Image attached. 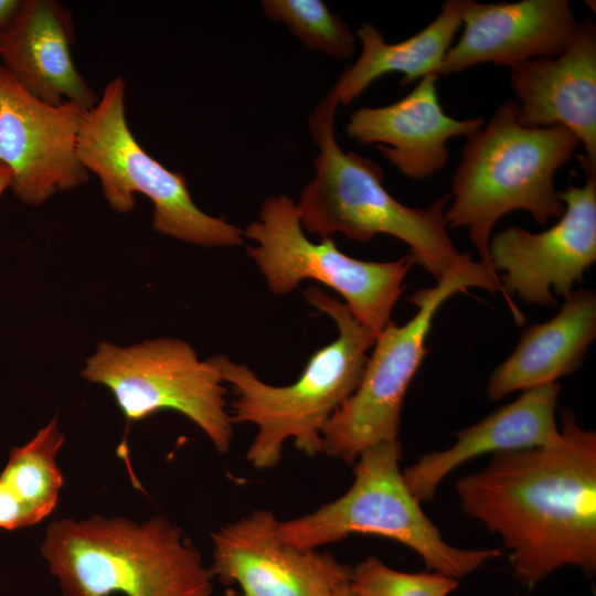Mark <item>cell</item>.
<instances>
[{"label": "cell", "mask_w": 596, "mask_h": 596, "mask_svg": "<svg viewBox=\"0 0 596 596\" xmlns=\"http://www.w3.org/2000/svg\"><path fill=\"white\" fill-rule=\"evenodd\" d=\"M329 596H352L350 587H349V583L347 585L340 587L339 589H337L336 592H333Z\"/></svg>", "instance_id": "cell-26"}, {"label": "cell", "mask_w": 596, "mask_h": 596, "mask_svg": "<svg viewBox=\"0 0 596 596\" xmlns=\"http://www.w3.org/2000/svg\"><path fill=\"white\" fill-rule=\"evenodd\" d=\"M518 120L526 127L562 126L579 140V162L596 174V23H581L561 54L523 62L511 68Z\"/></svg>", "instance_id": "cell-15"}, {"label": "cell", "mask_w": 596, "mask_h": 596, "mask_svg": "<svg viewBox=\"0 0 596 596\" xmlns=\"http://www.w3.org/2000/svg\"><path fill=\"white\" fill-rule=\"evenodd\" d=\"M338 105L330 91L309 118L319 153L315 177L296 203L304 231L320 238L342 233L358 242L379 234L393 236L409 246L412 263L436 280L472 258L460 253L448 235L449 193L425 209L407 206L384 188L383 171L375 161L341 149L334 135Z\"/></svg>", "instance_id": "cell-3"}, {"label": "cell", "mask_w": 596, "mask_h": 596, "mask_svg": "<svg viewBox=\"0 0 596 596\" xmlns=\"http://www.w3.org/2000/svg\"><path fill=\"white\" fill-rule=\"evenodd\" d=\"M557 382L524 390L513 402L455 432V443L422 456L406 468L404 481L419 501H430L441 481L462 464L486 454L546 446L560 438L555 419Z\"/></svg>", "instance_id": "cell-17"}, {"label": "cell", "mask_w": 596, "mask_h": 596, "mask_svg": "<svg viewBox=\"0 0 596 596\" xmlns=\"http://www.w3.org/2000/svg\"><path fill=\"white\" fill-rule=\"evenodd\" d=\"M595 338L596 294L590 289L573 290L555 317L523 331L513 352L491 373L487 396L498 401L573 373Z\"/></svg>", "instance_id": "cell-19"}, {"label": "cell", "mask_w": 596, "mask_h": 596, "mask_svg": "<svg viewBox=\"0 0 596 596\" xmlns=\"http://www.w3.org/2000/svg\"><path fill=\"white\" fill-rule=\"evenodd\" d=\"M461 510L496 533L532 588L563 566L596 572V433L562 412L560 438L493 455L457 480Z\"/></svg>", "instance_id": "cell-1"}, {"label": "cell", "mask_w": 596, "mask_h": 596, "mask_svg": "<svg viewBox=\"0 0 596 596\" xmlns=\"http://www.w3.org/2000/svg\"><path fill=\"white\" fill-rule=\"evenodd\" d=\"M87 110L74 102L54 106L40 100L0 64V162L9 168L10 189L21 202L41 205L88 181L77 155Z\"/></svg>", "instance_id": "cell-11"}, {"label": "cell", "mask_w": 596, "mask_h": 596, "mask_svg": "<svg viewBox=\"0 0 596 596\" xmlns=\"http://www.w3.org/2000/svg\"><path fill=\"white\" fill-rule=\"evenodd\" d=\"M438 76L428 75L403 98L381 107L353 111L348 136L361 145H375L402 174L414 180L430 178L445 169L447 142L466 138L482 128V117L457 119L448 116L437 94Z\"/></svg>", "instance_id": "cell-16"}, {"label": "cell", "mask_w": 596, "mask_h": 596, "mask_svg": "<svg viewBox=\"0 0 596 596\" xmlns=\"http://www.w3.org/2000/svg\"><path fill=\"white\" fill-rule=\"evenodd\" d=\"M471 287L499 291L508 300L498 275L472 258L409 297L416 313L403 326L390 321L377 334L358 389L322 432L321 453L354 464L369 447L398 439L404 398L425 356L436 312L451 296Z\"/></svg>", "instance_id": "cell-7"}, {"label": "cell", "mask_w": 596, "mask_h": 596, "mask_svg": "<svg viewBox=\"0 0 596 596\" xmlns=\"http://www.w3.org/2000/svg\"><path fill=\"white\" fill-rule=\"evenodd\" d=\"M460 10V0L445 1L438 15L428 25L396 43L386 42L373 24H362L356 31L362 46L361 54L331 88L339 104H350L374 81L390 73L402 75V87L428 75L439 77L445 56L462 25Z\"/></svg>", "instance_id": "cell-20"}, {"label": "cell", "mask_w": 596, "mask_h": 596, "mask_svg": "<svg viewBox=\"0 0 596 596\" xmlns=\"http://www.w3.org/2000/svg\"><path fill=\"white\" fill-rule=\"evenodd\" d=\"M560 198L565 211L552 227L532 233L510 226L489 241L491 267L504 272L499 280L510 300L517 294L528 304L554 307V295L567 297L596 260V174Z\"/></svg>", "instance_id": "cell-12"}, {"label": "cell", "mask_w": 596, "mask_h": 596, "mask_svg": "<svg viewBox=\"0 0 596 596\" xmlns=\"http://www.w3.org/2000/svg\"><path fill=\"white\" fill-rule=\"evenodd\" d=\"M243 235L256 243L247 246V254L272 292L288 294L306 279L319 281L343 297L353 317L375 337L391 321L413 265L407 255L394 262L353 258L330 236L312 242L304 232L297 204L284 194L266 199Z\"/></svg>", "instance_id": "cell-9"}, {"label": "cell", "mask_w": 596, "mask_h": 596, "mask_svg": "<svg viewBox=\"0 0 596 596\" xmlns=\"http://www.w3.org/2000/svg\"><path fill=\"white\" fill-rule=\"evenodd\" d=\"M278 524L273 511L258 510L215 532L213 576L238 584L242 596H329L349 583L351 566L289 544Z\"/></svg>", "instance_id": "cell-13"}, {"label": "cell", "mask_w": 596, "mask_h": 596, "mask_svg": "<svg viewBox=\"0 0 596 596\" xmlns=\"http://www.w3.org/2000/svg\"><path fill=\"white\" fill-rule=\"evenodd\" d=\"M260 6L273 21L285 24L304 45L338 60L351 57L355 35L321 0H264Z\"/></svg>", "instance_id": "cell-21"}, {"label": "cell", "mask_w": 596, "mask_h": 596, "mask_svg": "<svg viewBox=\"0 0 596 596\" xmlns=\"http://www.w3.org/2000/svg\"><path fill=\"white\" fill-rule=\"evenodd\" d=\"M41 553L64 596H211L213 574L163 517L62 519Z\"/></svg>", "instance_id": "cell-5"}, {"label": "cell", "mask_w": 596, "mask_h": 596, "mask_svg": "<svg viewBox=\"0 0 596 596\" xmlns=\"http://www.w3.org/2000/svg\"><path fill=\"white\" fill-rule=\"evenodd\" d=\"M401 456L398 439L362 451L349 490L311 513L279 521L280 536L297 547L316 549L355 533L380 535L416 552L427 571L456 579L499 557L498 549H459L445 541L408 490Z\"/></svg>", "instance_id": "cell-6"}, {"label": "cell", "mask_w": 596, "mask_h": 596, "mask_svg": "<svg viewBox=\"0 0 596 596\" xmlns=\"http://www.w3.org/2000/svg\"><path fill=\"white\" fill-rule=\"evenodd\" d=\"M579 147L567 128L523 126L515 100L502 103L466 139L451 179L447 225L466 228L480 262L496 274L489 257L492 227L521 210L541 225L560 219L565 206L554 178Z\"/></svg>", "instance_id": "cell-4"}, {"label": "cell", "mask_w": 596, "mask_h": 596, "mask_svg": "<svg viewBox=\"0 0 596 596\" xmlns=\"http://www.w3.org/2000/svg\"><path fill=\"white\" fill-rule=\"evenodd\" d=\"M304 296L334 321L338 337L310 356L296 382L270 385L245 364L221 354L209 359L235 395L232 422L257 426L246 453V460L257 469L277 466L288 438L307 456L322 451V432L358 389L368 351L375 343L376 337L353 317L345 304L317 286L304 290Z\"/></svg>", "instance_id": "cell-2"}, {"label": "cell", "mask_w": 596, "mask_h": 596, "mask_svg": "<svg viewBox=\"0 0 596 596\" xmlns=\"http://www.w3.org/2000/svg\"><path fill=\"white\" fill-rule=\"evenodd\" d=\"M72 13L55 0H23L0 38L2 65L34 97L50 105L74 102L92 108L98 96L75 67Z\"/></svg>", "instance_id": "cell-18"}, {"label": "cell", "mask_w": 596, "mask_h": 596, "mask_svg": "<svg viewBox=\"0 0 596 596\" xmlns=\"http://www.w3.org/2000/svg\"><path fill=\"white\" fill-rule=\"evenodd\" d=\"M349 587L352 596H449L458 579L433 571H397L369 556L352 567Z\"/></svg>", "instance_id": "cell-22"}, {"label": "cell", "mask_w": 596, "mask_h": 596, "mask_svg": "<svg viewBox=\"0 0 596 596\" xmlns=\"http://www.w3.org/2000/svg\"><path fill=\"white\" fill-rule=\"evenodd\" d=\"M22 4L23 0H0V38L10 30Z\"/></svg>", "instance_id": "cell-24"}, {"label": "cell", "mask_w": 596, "mask_h": 596, "mask_svg": "<svg viewBox=\"0 0 596 596\" xmlns=\"http://www.w3.org/2000/svg\"><path fill=\"white\" fill-rule=\"evenodd\" d=\"M126 83L113 78L89 108L77 138V155L100 181L108 205L118 213L135 206L134 194L153 204L152 226L163 235L205 247L237 246L243 230L204 213L194 203L185 178L153 159L132 135L125 114Z\"/></svg>", "instance_id": "cell-8"}, {"label": "cell", "mask_w": 596, "mask_h": 596, "mask_svg": "<svg viewBox=\"0 0 596 596\" xmlns=\"http://www.w3.org/2000/svg\"><path fill=\"white\" fill-rule=\"evenodd\" d=\"M82 375L109 389L127 421L173 409L195 423L219 453L230 449L233 422L224 382L188 342L159 338L120 347L102 341Z\"/></svg>", "instance_id": "cell-10"}, {"label": "cell", "mask_w": 596, "mask_h": 596, "mask_svg": "<svg viewBox=\"0 0 596 596\" xmlns=\"http://www.w3.org/2000/svg\"><path fill=\"white\" fill-rule=\"evenodd\" d=\"M461 1L462 33L445 56L440 75L473 65L513 66L564 52L581 23L567 0Z\"/></svg>", "instance_id": "cell-14"}, {"label": "cell", "mask_w": 596, "mask_h": 596, "mask_svg": "<svg viewBox=\"0 0 596 596\" xmlns=\"http://www.w3.org/2000/svg\"><path fill=\"white\" fill-rule=\"evenodd\" d=\"M41 521L18 489L0 475V529L17 530Z\"/></svg>", "instance_id": "cell-23"}, {"label": "cell", "mask_w": 596, "mask_h": 596, "mask_svg": "<svg viewBox=\"0 0 596 596\" xmlns=\"http://www.w3.org/2000/svg\"><path fill=\"white\" fill-rule=\"evenodd\" d=\"M11 180L12 175L9 168L0 162V195L10 188Z\"/></svg>", "instance_id": "cell-25"}]
</instances>
